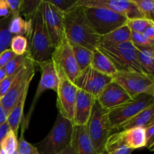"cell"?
<instances>
[{
    "label": "cell",
    "instance_id": "obj_50",
    "mask_svg": "<svg viewBox=\"0 0 154 154\" xmlns=\"http://www.w3.org/2000/svg\"><path fill=\"white\" fill-rule=\"evenodd\" d=\"M100 154H102V153H100Z\"/></svg>",
    "mask_w": 154,
    "mask_h": 154
},
{
    "label": "cell",
    "instance_id": "obj_19",
    "mask_svg": "<svg viewBox=\"0 0 154 154\" xmlns=\"http://www.w3.org/2000/svg\"><path fill=\"white\" fill-rule=\"evenodd\" d=\"M154 121V104L150 105L141 111L136 115L132 117L127 121L123 123L118 127L117 132L128 130L137 127L144 128L146 126Z\"/></svg>",
    "mask_w": 154,
    "mask_h": 154
},
{
    "label": "cell",
    "instance_id": "obj_37",
    "mask_svg": "<svg viewBox=\"0 0 154 154\" xmlns=\"http://www.w3.org/2000/svg\"><path fill=\"white\" fill-rule=\"evenodd\" d=\"M45 1L53 5L63 13H65L68 10L72 8L78 2V0H45Z\"/></svg>",
    "mask_w": 154,
    "mask_h": 154
},
{
    "label": "cell",
    "instance_id": "obj_33",
    "mask_svg": "<svg viewBox=\"0 0 154 154\" xmlns=\"http://www.w3.org/2000/svg\"><path fill=\"white\" fill-rule=\"evenodd\" d=\"M133 1L139 10L141 17L153 20L154 1L153 0H133Z\"/></svg>",
    "mask_w": 154,
    "mask_h": 154
},
{
    "label": "cell",
    "instance_id": "obj_2",
    "mask_svg": "<svg viewBox=\"0 0 154 154\" xmlns=\"http://www.w3.org/2000/svg\"><path fill=\"white\" fill-rule=\"evenodd\" d=\"M28 52L35 63L51 58L54 47L45 27L42 11V0L32 20V27L29 36Z\"/></svg>",
    "mask_w": 154,
    "mask_h": 154
},
{
    "label": "cell",
    "instance_id": "obj_6",
    "mask_svg": "<svg viewBox=\"0 0 154 154\" xmlns=\"http://www.w3.org/2000/svg\"><path fill=\"white\" fill-rule=\"evenodd\" d=\"M84 13L93 30L99 36L125 25L127 18L120 14L102 8H85Z\"/></svg>",
    "mask_w": 154,
    "mask_h": 154
},
{
    "label": "cell",
    "instance_id": "obj_7",
    "mask_svg": "<svg viewBox=\"0 0 154 154\" xmlns=\"http://www.w3.org/2000/svg\"><path fill=\"white\" fill-rule=\"evenodd\" d=\"M112 81L123 87L132 98L140 94L154 96V77L145 73L117 72Z\"/></svg>",
    "mask_w": 154,
    "mask_h": 154
},
{
    "label": "cell",
    "instance_id": "obj_25",
    "mask_svg": "<svg viewBox=\"0 0 154 154\" xmlns=\"http://www.w3.org/2000/svg\"><path fill=\"white\" fill-rule=\"evenodd\" d=\"M138 60L143 71L154 77V48H138Z\"/></svg>",
    "mask_w": 154,
    "mask_h": 154
},
{
    "label": "cell",
    "instance_id": "obj_23",
    "mask_svg": "<svg viewBox=\"0 0 154 154\" xmlns=\"http://www.w3.org/2000/svg\"><path fill=\"white\" fill-rule=\"evenodd\" d=\"M133 150L125 144L122 132H116L108 138L102 154H131Z\"/></svg>",
    "mask_w": 154,
    "mask_h": 154
},
{
    "label": "cell",
    "instance_id": "obj_28",
    "mask_svg": "<svg viewBox=\"0 0 154 154\" xmlns=\"http://www.w3.org/2000/svg\"><path fill=\"white\" fill-rule=\"evenodd\" d=\"M11 17L0 19V54L10 48L11 41L13 35L8 29Z\"/></svg>",
    "mask_w": 154,
    "mask_h": 154
},
{
    "label": "cell",
    "instance_id": "obj_3",
    "mask_svg": "<svg viewBox=\"0 0 154 154\" xmlns=\"http://www.w3.org/2000/svg\"><path fill=\"white\" fill-rule=\"evenodd\" d=\"M73 127L70 120L58 114L48 135L36 144L39 154H58L64 150L71 144Z\"/></svg>",
    "mask_w": 154,
    "mask_h": 154
},
{
    "label": "cell",
    "instance_id": "obj_32",
    "mask_svg": "<svg viewBox=\"0 0 154 154\" xmlns=\"http://www.w3.org/2000/svg\"><path fill=\"white\" fill-rule=\"evenodd\" d=\"M28 41L25 36L13 35L11 41L10 49L15 55H23L28 51Z\"/></svg>",
    "mask_w": 154,
    "mask_h": 154
},
{
    "label": "cell",
    "instance_id": "obj_20",
    "mask_svg": "<svg viewBox=\"0 0 154 154\" xmlns=\"http://www.w3.org/2000/svg\"><path fill=\"white\" fill-rule=\"evenodd\" d=\"M131 41V30L126 24L106 35L100 36L99 48H107Z\"/></svg>",
    "mask_w": 154,
    "mask_h": 154
},
{
    "label": "cell",
    "instance_id": "obj_45",
    "mask_svg": "<svg viewBox=\"0 0 154 154\" xmlns=\"http://www.w3.org/2000/svg\"><path fill=\"white\" fill-rule=\"evenodd\" d=\"M8 117V114L7 113V111L0 105V126L4 124L5 122H7Z\"/></svg>",
    "mask_w": 154,
    "mask_h": 154
},
{
    "label": "cell",
    "instance_id": "obj_27",
    "mask_svg": "<svg viewBox=\"0 0 154 154\" xmlns=\"http://www.w3.org/2000/svg\"><path fill=\"white\" fill-rule=\"evenodd\" d=\"M32 20L26 21L22 17H11L8 29L12 35H23L27 38L31 30Z\"/></svg>",
    "mask_w": 154,
    "mask_h": 154
},
{
    "label": "cell",
    "instance_id": "obj_41",
    "mask_svg": "<svg viewBox=\"0 0 154 154\" xmlns=\"http://www.w3.org/2000/svg\"><path fill=\"white\" fill-rule=\"evenodd\" d=\"M15 56L16 55L12 52L10 48L1 53L0 54V69L4 68Z\"/></svg>",
    "mask_w": 154,
    "mask_h": 154
},
{
    "label": "cell",
    "instance_id": "obj_13",
    "mask_svg": "<svg viewBox=\"0 0 154 154\" xmlns=\"http://www.w3.org/2000/svg\"><path fill=\"white\" fill-rule=\"evenodd\" d=\"M51 59L56 66L61 69L66 76L73 83L81 70L75 60L69 41L65 35L60 43L54 49Z\"/></svg>",
    "mask_w": 154,
    "mask_h": 154
},
{
    "label": "cell",
    "instance_id": "obj_30",
    "mask_svg": "<svg viewBox=\"0 0 154 154\" xmlns=\"http://www.w3.org/2000/svg\"><path fill=\"white\" fill-rule=\"evenodd\" d=\"M30 58L31 57H30L28 51L26 54H24L23 55L15 56L4 67L6 74H7V76L14 75V74L19 72L22 69L23 66H25L26 63L29 61Z\"/></svg>",
    "mask_w": 154,
    "mask_h": 154
},
{
    "label": "cell",
    "instance_id": "obj_24",
    "mask_svg": "<svg viewBox=\"0 0 154 154\" xmlns=\"http://www.w3.org/2000/svg\"><path fill=\"white\" fill-rule=\"evenodd\" d=\"M122 136L125 144L129 148L135 150L145 147L144 128L137 127L122 131Z\"/></svg>",
    "mask_w": 154,
    "mask_h": 154
},
{
    "label": "cell",
    "instance_id": "obj_26",
    "mask_svg": "<svg viewBox=\"0 0 154 154\" xmlns=\"http://www.w3.org/2000/svg\"><path fill=\"white\" fill-rule=\"evenodd\" d=\"M69 43L72 47L74 56H75L80 70H83L87 66H90L93 51L70 41H69Z\"/></svg>",
    "mask_w": 154,
    "mask_h": 154
},
{
    "label": "cell",
    "instance_id": "obj_47",
    "mask_svg": "<svg viewBox=\"0 0 154 154\" xmlns=\"http://www.w3.org/2000/svg\"><path fill=\"white\" fill-rule=\"evenodd\" d=\"M6 77H7V74H6V72L4 68L0 69V83H1Z\"/></svg>",
    "mask_w": 154,
    "mask_h": 154
},
{
    "label": "cell",
    "instance_id": "obj_35",
    "mask_svg": "<svg viewBox=\"0 0 154 154\" xmlns=\"http://www.w3.org/2000/svg\"><path fill=\"white\" fill-rule=\"evenodd\" d=\"M17 151L19 154H39L35 146L32 145L24 139L23 133L21 135L20 138L18 141Z\"/></svg>",
    "mask_w": 154,
    "mask_h": 154
},
{
    "label": "cell",
    "instance_id": "obj_43",
    "mask_svg": "<svg viewBox=\"0 0 154 154\" xmlns=\"http://www.w3.org/2000/svg\"><path fill=\"white\" fill-rule=\"evenodd\" d=\"M142 34L148 40V42L154 46V25L150 26L146 29Z\"/></svg>",
    "mask_w": 154,
    "mask_h": 154
},
{
    "label": "cell",
    "instance_id": "obj_8",
    "mask_svg": "<svg viewBox=\"0 0 154 154\" xmlns=\"http://www.w3.org/2000/svg\"><path fill=\"white\" fill-rule=\"evenodd\" d=\"M154 96L140 94L132 101L108 111V120L111 130H117L120 126L141 111L154 104Z\"/></svg>",
    "mask_w": 154,
    "mask_h": 154
},
{
    "label": "cell",
    "instance_id": "obj_10",
    "mask_svg": "<svg viewBox=\"0 0 154 154\" xmlns=\"http://www.w3.org/2000/svg\"><path fill=\"white\" fill-rule=\"evenodd\" d=\"M56 68L59 77V85L57 90V109L59 114L73 123L74 108L78 89L66 76L61 69L57 66Z\"/></svg>",
    "mask_w": 154,
    "mask_h": 154
},
{
    "label": "cell",
    "instance_id": "obj_31",
    "mask_svg": "<svg viewBox=\"0 0 154 154\" xmlns=\"http://www.w3.org/2000/svg\"><path fill=\"white\" fill-rule=\"evenodd\" d=\"M18 145L17 134L10 129L0 143V149L4 150L6 154H13L17 151Z\"/></svg>",
    "mask_w": 154,
    "mask_h": 154
},
{
    "label": "cell",
    "instance_id": "obj_46",
    "mask_svg": "<svg viewBox=\"0 0 154 154\" xmlns=\"http://www.w3.org/2000/svg\"><path fill=\"white\" fill-rule=\"evenodd\" d=\"M58 154H75V152H74L72 145L70 144L69 147H66L64 150H63V151L60 152V153Z\"/></svg>",
    "mask_w": 154,
    "mask_h": 154
},
{
    "label": "cell",
    "instance_id": "obj_21",
    "mask_svg": "<svg viewBox=\"0 0 154 154\" xmlns=\"http://www.w3.org/2000/svg\"><path fill=\"white\" fill-rule=\"evenodd\" d=\"M29 87V84H28L25 87L23 93L20 96L18 100L17 101L15 105L14 106L13 109L11 111V112L8 114V123L11 129L16 134H17L18 129L20 125L23 115L24 105H25L26 99L27 94H28Z\"/></svg>",
    "mask_w": 154,
    "mask_h": 154
},
{
    "label": "cell",
    "instance_id": "obj_49",
    "mask_svg": "<svg viewBox=\"0 0 154 154\" xmlns=\"http://www.w3.org/2000/svg\"><path fill=\"white\" fill-rule=\"evenodd\" d=\"M13 154H19V153H18V152H17V151H15L14 153Z\"/></svg>",
    "mask_w": 154,
    "mask_h": 154
},
{
    "label": "cell",
    "instance_id": "obj_39",
    "mask_svg": "<svg viewBox=\"0 0 154 154\" xmlns=\"http://www.w3.org/2000/svg\"><path fill=\"white\" fill-rule=\"evenodd\" d=\"M14 74V75H9L7 76L1 83H0V99L5 96L6 93L8 92V90L10 88L11 85L12 84V81H13L14 78L16 74Z\"/></svg>",
    "mask_w": 154,
    "mask_h": 154
},
{
    "label": "cell",
    "instance_id": "obj_34",
    "mask_svg": "<svg viewBox=\"0 0 154 154\" xmlns=\"http://www.w3.org/2000/svg\"><path fill=\"white\" fill-rule=\"evenodd\" d=\"M126 24L132 32L143 33L146 29L150 26L154 25V21L144 18H135V19H128Z\"/></svg>",
    "mask_w": 154,
    "mask_h": 154
},
{
    "label": "cell",
    "instance_id": "obj_42",
    "mask_svg": "<svg viewBox=\"0 0 154 154\" xmlns=\"http://www.w3.org/2000/svg\"><path fill=\"white\" fill-rule=\"evenodd\" d=\"M11 16L10 10L8 7L6 0H0V19H4Z\"/></svg>",
    "mask_w": 154,
    "mask_h": 154
},
{
    "label": "cell",
    "instance_id": "obj_14",
    "mask_svg": "<svg viewBox=\"0 0 154 154\" xmlns=\"http://www.w3.org/2000/svg\"><path fill=\"white\" fill-rule=\"evenodd\" d=\"M77 5L85 8H102L120 14L127 19L142 18L133 0H78Z\"/></svg>",
    "mask_w": 154,
    "mask_h": 154
},
{
    "label": "cell",
    "instance_id": "obj_15",
    "mask_svg": "<svg viewBox=\"0 0 154 154\" xmlns=\"http://www.w3.org/2000/svg\"><path fill=\"white\" fill-rule=\"evenodd\" d=\"M42 11L45 27L51 44L55 48L60 43L65 35L63 13L45 0H42Z\"/></svg>",
    "mask_w": 154,
    "mask_h": 154
},
{
    "label": "cell",
    "instance_id": "obj_29",
    "mask_svg": "<svg viewBox=\"0 0 154 154\" xmlns=\"http://www.w3.org/2000/svg\"><path fill=\"white\" fill-rule=\"evenodd\" d=\"M42 0H23L20 9V17L26 21L32 20Z\"/></svg>",
    "mask_w": 154,
    "mask_h": 154
},
{
    "label": "cell",
    "instance_id": "obj_40",
    "mask_svg": "<svg viewBox=\"0 0 154 154\" xmlns=\"http://www.w3.org/2000/svg\"><path fill=\"white\" fill-rule=\"evenodd\" d=\"M22 2L23 0H6L8 7L10 10L12 17L19 16Z\"/></svg>",
    "mask_w": 154,
    "mask_h": 154
},
{
    "label": "cell",
    "instance_id": "obj_4",
    "mask_svg": "<svg viewBox=\"0 0 154 154\" xmlns=\"http://www.w3.org/2000/svg\"><path fill=\"white\" fill-rule=\"evenodd\" d=\"M98 49L111 60L117 72L145 73L138 62V48L134 46L131 41L110 48Z\"/></svg>",
    "mask_w": 154,
    "mask_h": 154
},
{
    "label": "cell",
    "instance_id": "obj_22",
    "mask_svg": "<svg viewBox=\"0 0 154 154\" xmlns=\"http://www.w3.org/2000/svg\"><path fill=\"white\" fill-rule=\"evenodd\" d=\"M90 66L97 72L111 78H112L117 72L111 60L99 49H96L93 51Z\"/></svg>",
    "mask_w": 154,
    "mask_h": 154
},
{
    "label": "cell",
    "instance_id": "obj_48",
    "mask_svg": "<svg viewBox=\"0 0 154 154\" xmlns=\"http://www.w3.org/2000/svg\"><path fill=\"white\" fill-rule=\"evenodd\" d=\"M0 154H6V153L4 151V150H2L0 149Z\"/></svg>",
    "mask_w": 154,
    "mask_h": 154
},
{
    "label": "cell",
    "instance_id": "obj_44",
    "mask_svg": "<svg viewBox=\"0 0 154 154\" xmlns=\"http://www.w3.org/2000/svg\"><path fill=\"white\" fill-rule=\"evenodd\" d=\"M10 129L11 128L10 126H9L8 122H5L4 124L2 125V126H0V143L2 141L3 138H5V136L7 135L8 132L10 131Z\"/></svg>",
    "mask_w": 154,
    "mask_h": 154
},
{
    "label": "cell",
    "instance_id": "obj_5",
    "mask_svg": "<svg viewBox=\"0 0 154 154\" xmlns=\"http://www.w3.org/2000/svg\"><path fill=\"white\" fill-rule=\"evenodd\" d=\"M108 114V111L104 109L96 100L87 124L89 136L96 154L102 153L107 139L112 133Z\"/></svg>",
    "mask_w": 154,
    "mask_h": 154
},
{
    "label": "cell",
    "instance_id": "obj_16",
    "mask_svg": "<svg viewBox=\"0 0 154 154\" xmlns=\"http://www.w3.org/2000/svg\"><path fill=\"white\" fill-rule=\"evenodd\" d=\"M132 99L133 98L123 87L112 81L104 88L97 101L104 109L111 111Z\"/></svg>",
    "mask_w": 154,
    "mask_h": 154
},
{
    "label": "cell",
    "instance_id": "obj_18",
    "mask_svg": "<svg viewBox=\"0 0 154 154\" xmlns=\"http://www.w3.org/2000/svg\"><path fill=\"white\" fill-rule=\"evenodd\" d=\"M71 145L75 154H96L89 136L87 125L74 126Z\"/></svg>",
    "mask_w": 154,
    "mask_h": 154
},
{
    "label": "cell",
    "instance_id": "obj_36",
    "mask_svg": "<svg viewBox=\"0 0 154 154\" xmlns=\"http://www.w3.org/2000/svg\"><path fill=\"white\" fill-rule=\"evenodd\" d=\"M131 42L133 44L134 46L138 48H153L154 46L152 45L148 42L147 38L144 36L142 33L135 32L131 31Z\"/></svg>",
    "mask_w": 154,
    "mask_h": 154
},
{
    "label": "cell",
    "instance_id": "obj_38",
    "mask_svg": "<svg viewBox=\"0 0 154 154\" xmlns=\"http://www.w3.org/2000/svg\"><path fill=\"white\" fill-rule=\"evenodd\" d=\"M144 132H145V147L150 151H153L154 147V121L144 127Z\"/></svg>",
    "mask_w": 154,
    "mask_h": 154
},
{
    "label": "cell",
    "instance_id": "obj_11",
    "mask_svg": "<svg viewBox=\"0 0 154 154\" xmlns=\"http://www.w3.org/2000/svg\"><path fill=\"white\" fill-rule=\"evenodd\" d=\"M111 82H112L111 77L97 72L89 66L80 71L73 84L78 90L86 92L97 100L104 88Z\"/></svg>",
    "mask_w": 154,
    "mask_h": 154
},
{
    "label": "cell",
    "instance_id": "obj_9",
    "mask_svg": "<svg viewBox=\"0 0 154 154\" xmlns=\"http://www.w3.org/2000/svg\"><path fill=\"white\" fill-rule=\"evenodd\" d=\"M36 66V63L30 58L25 66L16 74L9 90L0 99V105L8 114L13 109L25 87L30 84L35 74Z\"/></svg>",
    "mask_w": 154,
    "mask_h": 154
},
{
    "label": "cell",
    "instance_id": "obj_12",
    "mask_svg": "<svg viewBox=\"0 0 154 154\" xmlns=\"http://www.w3.org/2000/svg\"><path fill=\"white\" fill-rule=\"evenodd\" d=\"M36 65L40 67L41 71H42V76H41V80L39 81L37 90H36L35 94L34 96V99L32 102L29 111L26 119V125L24 126L25 128L28 127L32 114L34 111L36 104L41 96L48 90H52L57 93V87L59 85L58 74H57V68L52 59L51 58L45 61L39 62L36 63Z\"/></svg>",
    "mask_w": 154,
    "mask_h": 154
},
{
    "label": "cell",
    "instance_id": "obj_1",
    "mask_svg": "<svg viewBox=\"0 0 154 154\" xmlns=\"http://www.w3.org/2000/svg\"><path fill=\"white\" fill-rule=\"evenodd\" d=\"M63 26L65 35L70 42L91 51L99 47L100 36L93 30L82 6L76 4L63 13Z\"/></svg>",
    "mask_w": 154,
    "mask_h": 154
},
{
    "label": "cell",
    "instance_id": "obj_17",
    "mask_svg": "<svg viewBox=\"0 0 154 154\" xmlns=\"http://www.w3.org/2000/svg\"><path fill=\"white\" fill-rule=\"evenodd\" d=\"M96 99L91 95L78 90L74 108L73 126H86Z\"/></svg>",
    "mask_w": 154,
    "mask_h": 154
}]
</instances>
